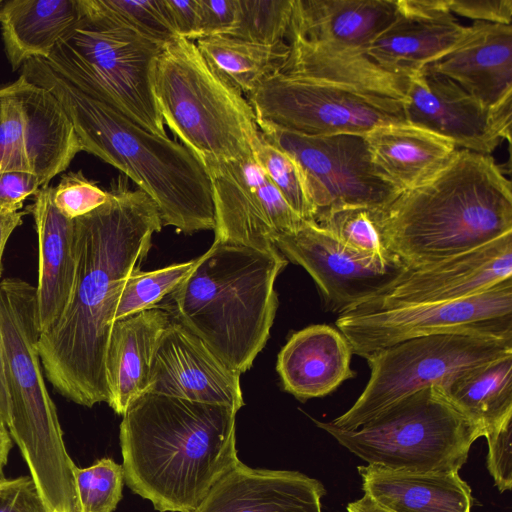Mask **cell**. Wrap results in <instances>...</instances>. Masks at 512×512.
<instances>
[{
  "label": "cell",
  "mask_w": 512,
  "mask_h": 512,
  "mask_svg": "<svg viewBox=\"0 0 512 512\" xmlns=\"http://www.w3.org/2000/svg\"><path fill=\"white\" fill-rule=\"evenodd\" d=\"M108 197V190L101 189L86 178L82 171L65 174L59 184L52 188L53 203L69 219L92 212L103 205Z\"/></svg>",
  "instance_id": "39"
},
{
  "label": "cell",
  "mask_w": 512,
  "mask_h": 512,
  "mask_svg": "<svg viewBox=\"0 0 512 512\" xmlns=\"http://www.w3.org/2000/svg\"><path fill=\"white\" fill-rule=\"evenodd\" d=\"M352 349L345 336L326 324H315L291 335L277 358L285 391L306 401L333 392L355 377Z\"/></svg>",
  "instance_id": "24"
},
{
  "label": "cell",
  "mask_w": 512,
  "mask_h": 512,
  "mask_svg": "<svg viewBox=\"0 0 512 512\" xmlns=\"http://www.w3.org/2000/svg\"><path fill=\"white\" fill-rule=\"evenodd\" d=\"M215 211V240L258 250L275 247L278 236L305 220L287 204L252 157L206 161Z\"/></svg>",
  "instance_id": "16"
},
{
  "label": "cell",
  "mask_w": 512,
  "mask_h": 512,
  "mask_svg": "<svg viewBox=\"0 0 512 512\" xmlns=\"http://www.w3.org/2000/svg\"><path fill=\"white\" fill-rule=\"evenodd\" d=\"M313 221L342 244L360 253L379 258L396 257L385 248L369 208H333L319 213Z\"/></svg>",
  "instance_id": "36"
},
{
  "label": "cell",
  "mask_w": 512,
  "mask_h": 512,
  "mask_svg": "<svg viewBox=\"0 0 512 512\" xmlns=\"http://www.w3.org/2000/svg\"><path fill=\"white\" fill-rule=\"evenodd\" d=\"M315 422L368 464L418 472H458L483 436L437 386L396 401L355 430Z\"/></svg>",
  "instance_id": "9"
},
{
  "label": "cell",
  "mask_w": 512,
  "mask_h": 512,
  "mask_svg": "<svg viewBox=\"0 0 512 512\" xmlns=\"http://www.w3.org/2000/svg\"><path fill=\"white\" fill-rule=\"evenodd\" d=\"M52 512H57V511H52Z\"/></svg>",
  "instance_id": "51"
},
{
  "label": "cell",
  "mask_w": 512,
  "mask_h": 512,
  "mask_svg": "<svg viewBox=\"0 0 512 512\" xmlns=\"http://www.w3.org/2000/svg\"><path fill=\"white\" fill-rule=\"evenodd\" d=\"M198 5L197 39L231 33L238 17V0H198Z\"/></svg>",
  "instance_id": "42"
},
{
  "label": "cell",
  "mask_w": 512,
  "mask_h": 512,
  "mask_svg": "<svg viewBox=\"0 0 512 512\" xmlns=\"http://www.w3.org/2000/svg\"><path fill=\"white\" fill-rule=\"evenodd\" d=\"M364 494L391 512H471L470 486L458 472L357 467Z\"/></svg>",
  "instance_id": "27"
},
{
  "label": "cell",
  "mask_w": 512,
  "mask_h": 512,
  "mask_svg": "<svg viewBox=\"0 0 512 512\" xmlns=\"http://www.w3.org/2000/svg\"><path fill=\"white\" fill-rule=\"evenodd\" d=\"M107 201L74 219L76 273L59 319L40 333L38 351L48 381L65 398L92 407L110 400L105 359L116 305L139 270L154 233L163 227L155 202L119 175Z\"/></svg>",
  "instance_id": "1"
},
{
  "label": "cell",
  "mask_w": 512,
  "mask_h": 512,
  "mask_svg": "<svg viewBox=\"0 0 512 512\" xmlns=\"http://www.w3.org/2000/svg\"><path fill=\"white\" fill-rule=\"evenodd\" d=\"M289 52L280 73L329 81L405 102L408 77L392 74L367 55L330 50L288 37Z\"/></svg>",
  "instance_id": "29"
},
{
  "label": "cell",
  "mask_w": 512,
  "mask_h": 512,
  "mask_svg": "<svg viewBox=\"0 0 512 512\" xmlns=\"http://www.w3.org/2000/svg\"><path fill=\"white\" fill-rule=\"evenodd\" d=\"M20 75L53 94L82 151L132 179L157 205L163 226L186 234L214 230L209 175L203 162L186 146L150 132L115 107L87 95L44 58L26 61Z\"/></svg>",
  "instance_id": "3"
},
{
  "label": "cell",
  "mask_w": 512,
  "mask_h": 512,
  "mask_svg": "<svg viewBox=\"0 0 512 512\" xmlns=\"http://www.w3.org/2000/svg\"><path fill=\"white\" fill-rule=\"evenodd\" d=\"M8 420V393L5 379L3 344L0 332V421L6 426Z\"/></svg>",
  "instance_id": "47"
},
{
  "label": "cell",
  "mask_w": 512,
  "mask_h": 512,
  "mask_svg": "<svg viewBox=\"0 0 512 512\" xmlns=\"http://www.w3.org/2000/svg\"><path fill=\"white\" fill-rule=\"evenodd\" d=\"M74 480L82 512H114L122 499L123 467L111 458L87 468L76 466Z\"/></svg>",
  "instance_id": "37"
},
{
  "label": "cell",
  "mask_w": 512,
  "mask_h": 512,
  "mask_svg": "<svg viewBox=\"0 0 512 512\" xmlns=\"http://www.w3.org/2000/svg\"><path fill=\"white\" fill-rule=\"evenodd\" d=\"M194 42L215 72L247 96L281 71L289 52L288 43L268 46L225 35Z\"/></svg>",
  "instance_id": "32"
},
{
  "label": "cell",
  "mask_w": 512,
  "mask_h": 512,
  "mask_svg": "<svg viewBox=\"0 0 512 512\" xmlns=\"http://www.w3.org/2000/svg\"><path fill=\"white\" fill-rule=\"evenodd\" d=\"M259 128L312 136L365 135L407 123L404 102L339 83L276 73L247 97Z\"/></svg>",
  "instance_id": "11"
},
{
  "label": "cell",
  "mask_w": 512,
  "mask_h": 512,
  "mask_svg": "<svg viewBox=\"0 0 512 512\" xmlns=\"http://www.w3.org/2000/svg\"><path fill=\"white\" fill-rule=\"evenodd\" d=\"M25 212L0 211V277L2 275V256L11 233L22 223Z\"/></svg>",
  "instance_id": "46"
},
{
  "label": "cell",
  "mask_w": 512,
  "mask_h": 512,
  "mask_svg": "<svg viewBox=\"0 0 512 512\" xmlns=\"http://www.w3.org/2000/svg\"><path fill=\"white\" fill-rule=\"evenodd\" d=\"M170 26L178 37L195 41L198 36V0H162Z\"/></svg>",
  "instance_id": "45"
},
{
  "label": "cell",
  "mask_w": 512,
  "mask_h": 512,
  "mask_svg": "<svg viewBox=\"0 0 512 512\" xmlns=\"http://www.w3.org/2000/svg\"><path fill=\"white\" fill-rule=\"evenodd\" d=\"M487 468L499 492L512 488V418L488 431Z\"/></svg>",
  "instance_id": "40"
},
{
  "label": "cell",
  "mask_w": 512,
  "mask_h": 512,
  "mask_svg": "<svg viewBox=\"0 0 512 512\" xmlns=\"http://www.w3.org/2000/svg\"><path fill=\"white\" fill-rule=\"evenodd\" d=\"M146 392L223 405L237 412L244 405L240 374L173 319L157 343Z\"/></svg>",
  "instance_id": "19"
},
{
  "label": "cell",
  "mask_w": 512,
  "mask_h": 512,
  "mask_svg": "<svg viewBox=\"0 0 512 512\" xmlns=\"http://www.w3.org/2000/svg\"><path fill=\"white\" fill-rule=\"evenodd\" d=\"M449 11L474 22L511 25L512 0H447Z\"/></svg>",
  "instance_id": "44"
},
{
  "label": "cell",
  "mask_w": 512,
  "mask_h": 512,
  "mask_svg": "<svg viewBox=\"0 0 512 512\" xmlns=\"http://www.w3.org/2000/svg\"><path fill=\"white\" fill-rule=\"evenodd\" d=\"M407 123L453 142L457 149L490 155L511 142L512 99L489 108L428 66L408 77Z\"/></svg>",
  "instance_id": "17"
},
{
  "label": "cell",
  "mask_w": 512,
  "mask_h": 512,
  "mask_svg": "<svg viewBox=\"0 0 512 512\" xmlns=\"http://www.w3.org/2000/svg\"><path fill=\"white\" fill-rule=\"evenodd\" d=\"M512 355V339L444 334L411 338L364 358L369 380L355 403L330 423L355 430L396 401L452 375Z\"/></svg>",
  "instance_id": "10"
},
{
  "label": "cell",
  "mask_w": 512,
  "mask_h": 512,
  "mask_svg": "<svg viewBox=\"0 0 512 512\" xmlns=\"http://www.w3.org/2000/svg\"><path fill=\"white\" fill-rule=\"evenodd\" d=\"M80 3V19L45 60L87 95L166 137L152 90L153 70L164 46L120 23L97 0Z\"/></svg>",
  "instance_id": "8"
},
{
  "label": "cell",
  "mask_w": 512,
  "mask_h": 512,
  "mask_svg": "<svg viewBox=\"0 0 512 512\" xmlns=\"http://www.w3.org/2000/svg\"><path fill=\"white\" fill-rule=\"evenodd\" d=\"M152 90L164 124L203 163L254 155L260 130L248 99L215 72L194 41L178 37L162 48Z\"/></svg>",
  "instance_id": "7"
},
{
  "label": "cell",
  "mask_w": 512,
  "mask_h": 512,
  "mask_svg": "<svg viewBox=\"0 0 512 512\" xmlns=\"http://www.w3.org/2000/svg\"><path fill=\"white\" fill-rule=\"evenodd\" d=\"M259 130L298 164L314 218L333 208H381L401 192L374 167L364 135L312 136L273 127Z\"/></svg>",
  "instance_id": "13"
},
{
  "label": "cell",
  "mask_w": 512,
  "mask_h": 512,
  "mask_svg": "<svg viewBox=\"0 0 512 512\" xmlns=\"http://www.w3.org/2000/svg\"><path fill=\"white\" fill-rule=\"evenodd\" d=\"M12 448V438L7 427L0 421V479L4 478L3 469Z\"/></svg>",
  "instance_id": "49"
},
{
  "label": "cell",
  "mask_w": 512,
  "mask_h": 512,
  "mask_svg": "<svg viewBox=\"0 0 512 512\" xmlns=\"http://www.w3.org/2000/svg\"><path fill=\"white\" fill-rule=\"evenodd\" d=\"M371 215L390 254L407 267L427 265L512 232L511 182L492 156L456 149Z\"/></svg>",
  "instance_id": "4"
},
{
  "label": "cell",
  "mask_w": 512,
  "mask_h": 512,
  "mask_svg": "<svg viewBox=\"0 0 512 512\" xmlns=\"http://www.w3.org/2000/svg\"><path fill=\"white\" fill-rule=\"evenodd\" d=\"M323 484L299 471L251 468L239 461L192 512H322Z\"/></svg>",
  "instance_id": "21"
},
{
  "label": "cell",
  "mask_w": 512,
  "mask_h": 512,
  "mask_svg": "<svg viewBox=\"0 0 512 512\" xmlns=\"http://www.w3.org/2000/svg\"><path fill=\"white\" fill-rule=\"evenodd\" d=\"M428 67L496 107L512 99V26L474 22L450 53Z\"/></svg>",
  "instance_id": "23"
},
{
  "label": "cell",
  "mask_w": 512,
  "mask_h": 512,
  "mask_svg": "<svg viewBox=\"0 0 512 512\" xmlns=\"http://www.w3.org/2000/svg\"><path fill=\"white\" fill-rule=\"evenodd\" d=\"M52 188L42 186L28 209L38 235L37 313L40 333L49 329L66 308L74 285L76 255L74 219L63 215L52 200Z\"/></svg>",
  "instance_id": "25"
},
{
  "label": "cell",
  "mask_w": 512,
  "mask_h": 512,
  "mask_svg": "<svg viewBox=\"0 0 512 512\" xmlns=\"http://www.w3.org/2000/svg\"><path fill=\"white\" fill-rule=\"evenodd\" d=\"M80 151L73 126L51 92L22 75L0 87V172H30L46 186Z\"/></svg>",
  "instance_id": "14"
},
{
  "label": "cell",
  "mask_w": 512,
  "mask_h": 512,
  "mask_svg": "<svg viewBox=\"0 0 512 512\" xmlns=\"http://www.w3.org/2000/svg\"><path fill=\"white\" fill-rule=\"evenodd\" d=\"M195 265V259L154 271L131 274L121 290L114 314L116 320L158 306L170 295Z\"/></svg>",
  "instance_id": "33"
},
{
  "label": "cell",
  "mask_w": 512,
  "mask_h": 512,
  "mask_svg": "<svg viewBox=\"0 0 512 512\" xmlns=\"http://www.w3.org/2000/svg\"><path fill=\"white\" fill-rule=\"evenodd\" d=\"M254 157L291 209L303 220L313 221L314 207L296 161L259 133Z\"/></svg>",
  "instance_id": "35"
},
{
  "label": "cell",
  "mask_w": 512,
  "mask_h": 512,
  "mask_svg": "<svg viewBox=\"0 0 512 512\" xmlns=\"http://www.w3.org/2000/svg\"><path fill=\"white\" fill-rule=\"evenodd\" d=\"M335 324L352 353L361 357L411 338L432 335L512 339V278L455 301L343 313Z\"/></svg>",
  "instance_id": "12"
},
{
  "label": "cell",
  "mask_w": 512,
  "mask_h": 512,
  "mask_svg": "<svg viewBox=\"0 0 512 512\" xmlns=\"http://www.w3.org/2000/svg\"><path fill=\"white\" fill-rule=\"evenodd\" d=\"M293 0H238V17L229 35L276 46L287 43Z\"/></svg>",
  "instance_id": "34"
},
{
  "label": "cell",
  "mask_w": 512,
  "mask_h": 512,
  "mask_svg": "<svg viewBox=\"0 0 512 512\" xmlns=\"http://www.w3.org/2000/svg\"><path fill=\"white\" fill-rule=\"evenodd\" d=\"M42 186V180L33 173L20 170L0 172V211H19L25 199L35 195Z\"/></svg>",
  "instance_id": "43"
},
{
  "label": "cell",
  "mask_w": 512,
  "mask_h": 512,
  "mask_svg": "<svg viewBox=\"0 0 512 512\" xmlns=\"http://www.w3.org/2000/svg\"><path fill=\"white\" fill-rule=\"evenodd\" d=\"M437 387L484 437L512 418V355L462 370Z\"/></svg>",
  "instance_id": "31"
},
{
  "label": "cell",
  "mask_w": 512,
  "mask_h": 512,
  "mask_svg": "<svg viewBox=\"0 0 512 512\" xmlns=\"http://www.w3.org/2000/svg\"><path fill=\"white\" fill-rule=\"evenodd\" d=\"M346 512H391L364 494L360 499L348 503Z\"/></svg>",
  "instance_id": "48"
},
{
  "label": "cell",
  "mask_w": 512,
  "mask_h": 512,
  "mask_svg": "<svg viewBox=\"0 0 512 512\" xmlns=\"http://www.w3.org/2000/svg\"><path fill=\"white\" fill-rule=\"evenodd\" d=\"M171 320L170 312L158 305L113 323L105 370L108 404L116 414L123 416L146 392L153 354Z\"/></svg>",
  "instance_id": "26"
},
{
  "label": "cell",
  "mask_w": 512,
  "mask_h": 512,
  "mask_svg": "<svg viewBox=\"0 0 512 512\" xmlns=\"http://www.w3.org/2000/svg\"><path fill=\"white\" fill-rule=\"evenodd\" d=\"M0 332L8 393L6 427L48 512H82L74 471L38 351L36 287L19 278L0 282Z\"/></svg>",
  "instance_id": "6"
},
{
  "label": "cell",
  "mask_w": 512,
  "mask_h": 512,
  "mask_svg": "<svg viewBox=\"0 0 512 512\" xmlns=\"http://www.w3.org/2000/svg\"><path fill=\"white\" fill-rule=\"evenodd\" d=\"M275 247L310 274L326 309L339 315L384 293L408 268L397 257H372L351 249L314 221L278 236Z\"/></svg>",
  "instance_id": "15"
},
{
  "label": "cell",
  "mask_w": 512,
  "mask_h": 512,
  "mask_svg": "<svg viewBox=\"0 0 512 512\" xmlns=\"http://www.w3.org/2000/svg\"><path fill=\"white\" fill-rule=\"evenodd\" d=\"M364 137L374 167L400 191L434 174L457 149L449 139L409 123L378 126Z\"/></svg>",
  "instance_id": "28"
},
{
  "label": "cell",
  "mask_w": 512,
  "mask_h": 512,
  "mask_svg": "<svg viewBox=\"0 0 512 512\" xmlns=\"http://www.w3.org/2000/svg\"><path fill=\"white\" fill-rule=\"evenodd\" d=\"M0 512H48L31 476L0 479Z\"/></svg>",
  "instance_id": "41"
},
{
  "label": "cell",
  "mask_w": 512,
  "mask_h": 512,
  "mask_svg": "<svg viewBox=\"0 0 512 512\" xmlns=\"http://www.w3.org/2000/svg\"><path fill=\"white\" fill-rule=\"evenodd\" d=\"M120 23L160 45L178 38L167 19L162 0H97Z\"/></svg>",
  "instance_id": "38"
},
{
  "label": "cell",
  "mask_w": 512,
  "mask_h": 512,
  "mask_svg": "<svg viewBox=\"0 0 512 512\" xmlns=\"http://www.w3.org/2000/svg\"><path fill=\"white\" fill-rule=\"evenodd\" d=\"M2 3H3V1H2V0H0V6L2 5Z\"/></svg>",
  "instance_id": "50"
},
{
  "label": "cell",
  "mask_w": 512,
  "mask_h": 512,
  "mask_svg": "<svg viewBox=\"0 0 512 512\" xmlns=\"http://www.w3.org/2000/svg\"><path fill=\"white\" fill-rule=\"evenodd\" d=\"M230 407L146 392L123 415L124 482L159 512H192L240 460Z\"/></svg>",
  "instance_id": "2"
},
{
  "label": "cell",
  "mask_w": 512,
  "mask_h": 512,
  "mask_svg": "<svg viewBox=\"0 0 512 512\" xmlns=\"http://www.w3.org/2000/svg\"><path fill=\"white\" fill-rule=\"evenodd\" d=\"M509 278H512V232L457 256L408 267L388 290L349 312L455 301L486 291Z\"/></svg>",
  "instance_id": "18"
},
{
  "label": "cell",
  "mask_w": 512,
  "mask_h": 512,
  "mask_svg": "<svg viewBox=\"0 0 512 512\" xmlns=\"http://www.w3.org/2000/svg\"><path fill=\"white\" fill-rule=\"evenodd\" d=\"M80 0H9L0 6L2 38L13 70L46 59L80 19Z\"/></svg>",
  "instance_id": "30"
},
{
  "label": "cell",
  "mask_w": 512,
  "mask_h": 512,
  "mask_svg": "<svg viewBox=\"0 0 512 512\" xmlns=\"http://www.w3.org/2000/svg\"><path fill=\"white\" fill-rule=\"evenodd\" d=\"M287 263L277 248L214 241L168 295L167 310L226 366L244 373L269 338L278 307L275 281Z\"/></svg>",
  "instance_id": "5"
},
{
  "label": "cell",
  "mask_w": 512,
  "mask_h": 512,
  "mask_svg": "<svg viewBox=\"0 0 512 512\" xmlns=\"http://www.w3.org/2000/svg\"><path fill=\"white\" fill-rule=\"evenodd\" d=\"M468 26L449 11L447 0H397V15L367 49L392 74L409 77L450 53Z\"/></svg>",
  "instance_id": "20"
},
{
  "label": "cell",
  "mask_w": 512,
  "mask_h": 512,
  "mask_svg": "<svg viewBox=\"0 0 512 512\" xmlns=\"http://www.w3.org/2000/svg\"><path fill=\"white\" fill-rule=\"evenodd\" d=\"M396 15L397 0H293L287 37L367 55L370 44Z\"/></svg>",
  "instance_id": "22"
}]
</instances>
